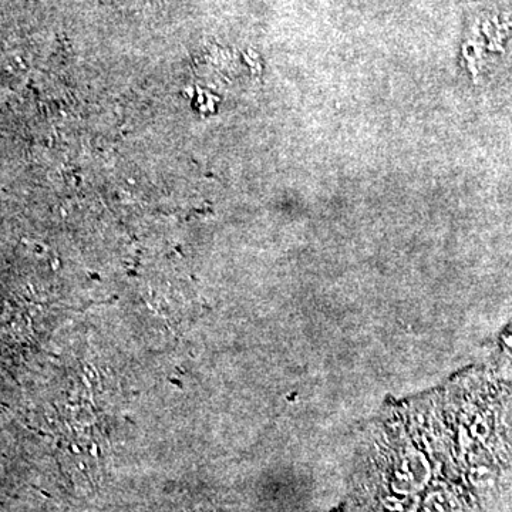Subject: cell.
<instances>
[{"label": "cell", "instance_id": "7a4b0ae2", "mask_svg": "<svg viewBox=\"0 0 512 512\" xmlns=\"http://www.w3.org/2000/svg\"><path fill=\"white\" fill-rule=\"evenodd\" d=\"M494 357L500 366H512V322L495 340Z\"/></svg>", "mask_w": 512, "mask_h": 512}, {"label": "cell", "instance_id": "6da1fadb", "mask_svg": "<svg viewBox=\"0 0 512 512\" xmlns=\"http://www.w3.org/2000/svg\"><path fill=\"white\" fill-rule=\"evenodd\" d=\"M510 453L461 373L384 410L363 443L350 512H480L500 491Z\"/></svg>", "mask_w": 512, "mask_h": 512}]
</instances>
